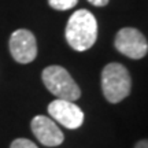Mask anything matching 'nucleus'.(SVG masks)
I'll return each instance as SVG.
<instances>
[{"label": "nucleus", "instance_id": "f257e3e1", "mask_svg": "<svg viewBox=\"0 0 148 148\" xmlns=\"http://www.w3.org/2000/svg\"><path fill=\"white\" fill-rule=\"evenodd\" d=\"M66 41L70 47L82 52L93 47L97 38V22L88 10H78L69 18L66 25Z\"/></svg>", "mask_w": 148, "mask_h": 148}, {"label": "nucleus", "instance_id": "f03ea898", "mask_svg": "<svg viewBox=\"0 0 148 148\" xmlns=\"http://www.w3.org/2000/svg\"><path fill=\"white\" fill-rule=\"evenodd\" d=\"M132 89V78L123 64L114 62L104 66L101 71V90L107 101L112 104L122 101Z\"/></svg>", "mask_w": 148, "mask_h": 148}, {"label": "nucleus", "instance_id": "7ed1b4c3", "mask_svg": "<svg viewBox=\"0 0 148 148\" xmlns=\"http://www.w3.org/2000/svg\"><path fill=\"white\" fill-rule=\"evenodd\" d=\"M42 82L56 99L75 101L81 96V89L71 78L69 71L62 66H48L42 70Z\"/></svg>", "mask_w": 148, "mask_h": 148}, {"label": "nucleus", "instance_id": "20e7f679", "mask_svg": "<svg viewBox=\"0 0 148 148\" xmlns=\"http://www.w3.org/2000/svg\"><path fill=\"white\" fill-rule=\"evenodd\" d=\"M114 47L118 52L130 59H141L148 52V41L136 27H122L114 38Z\"/></svg>", "mask_w": 148, "mask_h": 148}, {"label": "nucleus", "instance_id": "39448f33", "mask_svg": "<svg viewBox=\"0 0 148 148\" xmlns=\"http://www.w3.org/2000/svg\"><path fill=\"white\" fill-rule=\"evenodd\" d=\"M48 114L55 122L67 129H78L84 123V112L74 101L55 99L48 104Z\"/></svg>", "mask_w": 148, "mask_h": 148}, {"label": "nucleus", "instance_id": "423d86ee", "mask_svg": "<svg viewBox=\"0 0 148 148\" xmlns=\"http://www.w3.org/2000/svg\"><path fill=\"white\" fill-rule=\"evenodd\" d=\"M11 56L18 63L26 64L33 62L37 56L36 37L27 29H18L10 37Z\"/></svg>", "mask_w": 148, "mask_h": 148}, {"label": "nucleus", "instance_id": "0eeeda50", "mask_svg": "<svg viewBox=\"0 0 148 148\" xmlns=\"http://www.w3.org/2000/svg\"><path fill=\"white\" fill-rule=\"evenodd\" d=\"M30 127L37 140L45 147H58L63 143V132L49 116L36 115L30 122Z\"/></svg>", "mask_w": 148, "mask_h": 148}, {"label": "nucleus", "instance_id": "6e6552de", "mask_svg": "<svg viewBox=\"0 0 148 148\" xmlns=\"http://www.w3.org/2000/svg\"><path fill=\"white\" fill-rule=\"evenodd\" d=\"M78 0H48V4L51 5L52 8L59 11H66L73 8L74 5L77 4Z\"/></svg>", "mask_w": 148, "mask_h": 148}, {"label": "nucleus", "instance_id": "1a4fd4ad", "mask_svg": "<svg viewBox=\"0 0 148 148\" xmlns=\"http://www.w3.org/2000/svg\"><path fill=\"white\" fill-rule=\"evenodd\" d=\"M10 148H38L36 144L27 138H16L11 143Z\"/></svg>", "mask_w": 148, "mask_h": 148}, {"label": "nucleus", "instance_id": "9d476101", "mask_svg": "<svg viewBox=\"0 0 148 148\" xmlns=\"http://www.w3.org/2000/svg\"><path fill=\"white\" fill-rule=\"evenodd\" d=\"M90 4L96 5V7H103V5L108 4V0H88Z\"/></svg>", "mask_w": 148, "mask_h": 148}, {"label": "nucleus", "instance_id": "9b49d317", "mask_svg": "<svg viewBox=\"0 0 148 148\" xmlns=\"http://www.w3.org/2000/svg\"><path fill=\"white\" fill-rule=\"evenodd\" d=\"M134 148H148V140L147 138H143V140H140L136 143Z\"/></svg>", "mask_w": 148, "mask_h": 148}]
</instances>
